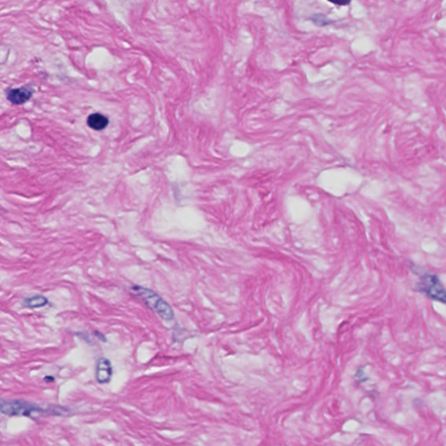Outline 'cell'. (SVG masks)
<instances>
[{
  "mask_svg": "<svg viewBox=\"0 0 446 446\" xmlns=\"http://www.w3.org/2000/svg\"><path fill=\"white\" fill-rule=\"evenodd\" d=\"M131 291L138 297H141L146 305L159 315L161 318L166 321H171L174 318V310L171 306L153 290L140 285H134Z\"/></svg>",
  "mask_w": 446,
  "mask_h": 446,
  "instance_id": "6da1fadb",
  "label": "cell"
},
{
  "mask_svg": "<svg viewBox=\"0 0 446 446\" xmlns=\"http://www.w3.org/2000/svg\"><path fill=\"white\" fill-rule=\"evenodd\" d=\"M43 409L37 405L23 400H5L0 398V412L10 416H31L35 412H42Z\"/></svg>",
  "mask_w": 446,
  "mask_h": 446,
  "instance_id": "7a4b0ae2",
  "label": "cell"
},
{
  "mask_svg": "<svg viewBox=\"0 0 446 446\" xmlns=\"http://www.w3.org/2000/svg\"><path fill=\"white\" fill-rule=\"evenodd\" d=\"M418 288L430 299L441 302H446V290L436 275H425L418 283Z\"/></svg>",
  "mask_w": 446,
  "mask_h": 446,
  "instance_id": "3957f363",
  "label": "cell"
},
{
  "mask_svg": "<svg viewBox=\"0 0 446 446\" xmlns=\"http://www.w3.org/2000/svg\"><path fill=\"white\" fill-rule=\"evenodd\" d=\"M6 99L14 105H22L28 102L33 97V91L29 87H20L14 89H7L5 91Z\"/></svg>",
  "mask_w": 446,
  "mask_h": 446,
  "instance_id": "277c9868",
  "label": "cell"
},
{
  "mask_svg": "<svg viewBox=\"0 0 446 446\" xmlns=\"http://www.w3.org/2000/svg\"><path fill=\"white\" fill-rule=\"evenodd\" d=\"M96 379L99 384H108L112 376L111 362L105 357H101L96 365Z\"/></svg>",
  "mask_w": 446,
  "mask_h": 446,
  "instance_id": "5b68a950",
  "label": "cell"
},
{
  "mask_svg": "<svg viewBox=\"0 0 446 446\" xmlns=\"http://www.w3.org/2000/svg\"><path fill=\"white\" fill-rule=\"evenodd\" d=\"M108 123H109V120L108 117L99 112L92 113L91 115L88 116L87 118L88 127L96 131L103 130L108 127Z\"/></svg>",
  "mask_w": 446,
  "mask_h": 446,
  "instance_id": "8992f818",
  "label": "cell"
},
{
  "mask_svg": "<svg viewBox=\"0 0 446 446\" xmlns=\"http://www.w3.org/2000/svg\"><path fill=\"white\" fill-rule=\"evenodd\" d=\"M47 303H48V300L45 297L40 296V295H37V296H35L33 297L27 298V299H25V302H24V304L26 307L32 308V309L41 308V307L46 305Z\"/></svg>",
  "mask_w": 446,
  "mask_h": 446,
  "instance_id": "52a82bcc",
  "label": "cell"
},
{
  "mask_svg": "<svg viewBox=\"0 0 446 446\" xmlns=\"http://www.w3.org/2000/svg\"><path fill=\"white\" fill-rule=\"evenodd\" d=\"M336 5H348L351 2V0H328Z\"/></svg>",
  "mask_w": 446,
  "mask_h": 446,
  "instance_id": "ba28073f",
  "label": "cell"
}]
</instances>
